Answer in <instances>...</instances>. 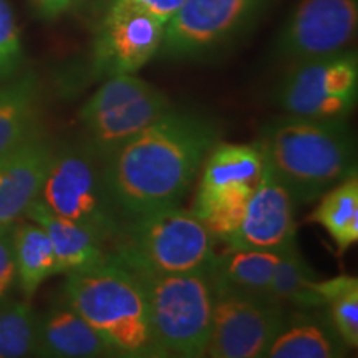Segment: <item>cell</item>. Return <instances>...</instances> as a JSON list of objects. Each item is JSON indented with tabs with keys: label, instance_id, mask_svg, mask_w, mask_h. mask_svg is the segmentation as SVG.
Segmentation results:
<instances>
[{
	"label": "cell",
	"instance_id": "1",
	"mask_svg": "<svg viewBox=\"0 0 358 358\" xmlns=\"http://www.w3.org/2000/svg\"><path fill=\"white\" fill-rule=\"evenodd\" d=\"M217 141L211 118L171 108L120 146L103 159V174L122 216L181 203Z\"/></svg>",
	"mask_w": 358,
	"mask_h": 358
},
{
	"label": "cell",
	"instance_id": "2",
	"mask_svg": "<svg viewBox=\"0 0 358 358\" xmlns=\"http://www.w3.org/2000/svg\"><path fill=\"white\" fill-rule=\"evenodd\" d=\"M254 143L297 208L357 174L355 138L347 120L279 116L264 124Z\"/></svg>",
	"mask_w": 358,
	"mask_h": 358
},
{
	"label": "cell",
	"instance_id": "3",
	"mask_svg": "<svg viewBox=\"0 0 358 358\" xmlns=\"http://www.w3.org/2000/svg\"><path fill=\"white\" fill-rule=\"evenodd\" d=\"M64 301L96 330L113 357H163L140 280L111 254L96 266L69 272Z\"/></svg>",
	"mask_w": 358,
	"mask_h": 358
},
{
	"label": "cell",
	"instance_id": "4",
	"mask_svg": "<svg viewBox=\"0 0 358 358\" xmlns=\"http://www.w3.org/2000/svg\"><path fill=\"white\" fill-rule=\"evenodd\" d=\"M214 244L199 217L176 204L124 219L110 254L131 271L208 272L216 257Z\"/></svg>",
	"mask_w": 358,
	"mask_h": 358
},
{
	"label": "cell",
	"instance_id": "5",
	"mask_svg": "<svg viewBox=\"0 0 358 358\" xmlns=\"http://www.w3.org/2000/svg\"><path fill=\"white\" fill-rule=\"evenodd\" d=\"M133 272L145 290L150 322L163 357H204L214 306L209 271Z\"/></svg>",
	"mask_w": 358,
	"mask_h": 358
},
{
	"label": "cell",
	"instance_id": "6",
	"mask_svg": "<svg viewBox=\"0 0 358 358\" xmlns=\"http://www.w3.org/2000/svg\"><path fill=\"white\" fill-rule=\"evenodd\" d=\"M38 199L88 229L108 250L124 222L106 186L103 161L83 143L55 148Z\"/></svg>",
	"mask_w": 358,
	"mask_h": 358
},
{
	"label": "cell",
	"instance_id": "7",
	"mask_svg": "<svg viewBox=\"0 0 358 358\" xmlns=\"http://www.w3.org/2000/svg\"><path fill=\"white\" fill-rule=\"evenodd\" d=\"M266 163L256 143L217 141L198 174L191 211L216 241L227 244L261 185Z\"/></svg>",
	"mask_w": 358,
	"mask_h": 358
},
{
	"label": "cell",
	"instance_id": "8",
	"mask_svg": "<svg viewBox=\"0 0 358 358\" xmlns=\"http://www.w3.org/2000/svg\"><path fill=\"white\" fill-rule=\"evenodd\" d=\"M171 108L161 90L134 73L105 78L80 111L82 143L103 161Z\"/></svg>",
	"mask_w": 358,
	"mask_h": 358
},
{
	"label": "cell",
	"instance_id": "9",
	"mask_svg": "<svg viewBox=\"0 0 358 358\" xmlns=\"http://www.w3.org/2000/svg\"><path fill=\"white\" fill-rule=\"evenodd\" d=\"M358 96V58L350 48L337 55L290 65L275 92L287 115L347 120Z\"/></svg>",
	"mask_w": 358,
	"mask_h": 358
},
{
	"label": "cell",
	"instance_id": "10",
	"mask_svg": "<svg viewBox=\"0 0 358 358\" xmlns=\"http://www.w3.org/2000/svg\"><path fill=\"white\" fill-rule=\"evenodd\" d=\"M285 308L262 295L214 292L204 357L261 358L279 334Z\"/></svg>",
	"mask_w": 358,
	"mask_h": 358
},
{
	"label": "cell",
	"instance_id": "11",
	"mask_svg": "<svg viewBox=\"0 0 358 358\" xmlns=\"http://www.w3.org/2000/svg\"><path fill=\"white\" fill-rule=\"evenodd\" d=\"M266 0H185L164 27L159 55L169 60L198 58L239 34Z\"/></svg>",
	"mask_w": 358,
	"mask_h": 358
},
{
	"label": "cell",
	"instance_id": "12",
	"mask_svg": "<svg viewBox=\"0 0 358 358\" xmlns=\"http://www.w3.org/2000/svg\"><path fill=\"white\" fill-rule=\"evenodd\" d=\"M358 29V0H301L277 38V55L290 65L348 50Z\"/></svg>",
	"mask_w": 358,
	"mask_h": 358
},
{
	"label": "cell",
	"instance_id": "13",
	"mask_svg": "<svg viewBox=\"0 0 358 358\" xmlns=\"http://www.w3.org/2000/svg\"><path fill=\"white\" fill-rule=\"evenodd\" d=\"M164 25L148 13H105L93 43V73L98 78L136 73L159 52Z\"/></svg>",
	"mask_w": 358,
	"mask_h": 358
},
{
	"label": "cell",
	"instance_id": "14",
	"mask_svg": "<svg viewBox=\"0 0 358 358\" xmlns=\"http://www.w3.org/2000/svg\"><path fill=\"white\" fill-rule=\"evenodd\" d=\"M297 204L287 187L266 166L262 181L250 198L239 227L226 248L284 250L295 245Z\"/></svg>",
	"mask_w": 358,
	"mask_h": 358
},
{
	"label": "cell",
	"instance_id": "15",
	"mask_svg": "<svg viewBox=\"0 0 358 358\" xmlns=\"http://www.w3.org/2000/svg\"><path fill=\"white\" fill-rule=\"evenodd\" d=\"M55 148L38 124L27 140L0 158V227L24 219L30 204L38 199Z\"/></svg>",
	"mask_w": 358,
	"mask_h": 358
},
{
	"label": "cell",
	"instance_id": "16",
	"mask_svg": "<svg viewBox=\"0 0 358 358\" xmlns=\"http://www.w3.org/2000/svg\"><path fill=\"white\" fill-rule=\"evenodd\" d=\"M37 357L100 358L113 353L96 330L62 301L38 315Z\"/></svg>",
	"mask_w": 358,
	"mask_h": 358
},
{
	"label": "cell",
	"instance_id": "17",
	"mask_svg": "<svg viewBox=\"0 0 358 358\" xmlns=\"http://www.w3.org/2000/svg\"><path fill=\"white\" fill-rule=\"evenodd\" d=\"M322 308H297L267 348L268 358H338L348 347L335 332Z\"/></svg>",
	"mask_w": 358,
	"mask_h": 358
},
{
	"label": "cell",
	"instance_id": "18",
	"mask_svg": "<svg viewBox=\"0 0 358 358\" xmlns=\"http://www.w3.org/2000/svg\"><path fill=\"white\" fill-rule=\"evenodd\" d=\"M24 219L43 227L55 250L62 274L96 266L110 257V250L78 222L58 216L37 199L27 209Z\"/></svg>",
	"mask_w": 358,
	"mask_h": 358
},
{
	"label": "cell",
	"instance_id": "19",
	"mask_svg": "<svg viewBox=\"0 0 358 358\" xmlns=\"http://www.w3.org/2000/svg\"><path fill=\"white\" fill-rule=\"evenodd\" d=\"M282 250L226 248L209 267L214 292H241L267 297ZM268 299V297H267Z\"/></svg>",
	"mask_w": 358,
	"mask_h": 358
},
{
	"label": "cell",
	"instance_id": "20",
	"mask_svg": "<svg viewBox=\"0 0 358 358\" xmlns=\"http://www.w3.org/2000/svg\"><path fill=\"white\" fill-rule=\"evenodd\" d=\"M40 101V83L32 71H20L0 82V158L38 127Z\"/></svg>",
	"mask_w": 358,
	"mask_h": 358
},
{
	"label": "cell",
	"instance_id": "21",
	"mask_svg": "<svg viewBox=\"0 0 358 358\" xmlns=\"http://www.w3.org/2000/svg\"><path fill=\"white\" fill-rule=\"evenodd\" d=\"M13 257L17 268V287L30 301L40 285L50 277L62 274L50 237L34 221H20L12 229Z\"/></svg>",
	"mask_w": 358,
	"mask_h": 358
},
{
	"label": "cell",
	"instance_id": "22",
	"mask_svg": "<svg viewBox=\"0 0 358 358\" xmlns=\"http://www.w3.org/2000/svg\"><path fill=\"white\" fill-rule=\"evenodd\" d=\"M310 219L332 237L338 254L347 252L358 241V179H343L319 198Z\"/></svg>",
	"mask_w": 358,
	"mask_h": 358
},
{
	"label": "cell",
	"instance_id": "23",
	"mask_svg": "<svg viewBox=\"0 0 358 358\" xmlns=\"http://www.w3.org/2000/svg\"><path fill=\"white\" fill-rule=\"evenodd\" d=\"M315 282L313 271L301 256L297 245H292L282 250L280 261L268 285L267 297L282 307L324 308Z\"/></svg>",
	"mask_w": 358,
	"mask_h": 358
},
{
	"label": "cell",
	"instance_id": "24",
	"mask_svg": "<svg viewBox=\"0 0 358 358\" xmlns=\"http://www.w3.org/2000/svg\"><path fill=\"white\" fill-rule=\"evenodd\" d=\"M322 306L329 308L330 324L348 350L358 347V280L352 275H338L315 282Z\"/></svg>",
	"mask_w": 358,
	"mask_h": 358
},
{
	"label": "cell",
	"instance_id": "25",
	"mask_svg": "<svg viewBox=\"0 0 358 358\" xmlns=\"http://www.w3.org/2000/svg\"><path fill=\"white\" fill-rule=\"evenodd\" d=\"M38 313L30 301H8L0 307V358L37 357Z\"/></svg>",
	"mask_w": 358,
	"mask_h": 358
},
{
	"label": "cell",
	"instance_id": "26",
	"mask_svg": "<svg viewBox=\"0 0 358 358\" xmlns=\"http://www.w3.org/2000/svg\"><path fill=\"white\" fill-rule=\"evenodd\" d=\"M20 30L7 0H0V82L15 77L24 66Z\"/></svg>",
	"mask_w": 358,
	"mask_h": 358
},
{
	"label": "cell",
	"instance_id": "27",
	"mask_svg": "<svg viewBox=\"0 0 358 358\" xmlns=\"http://www.w3.org/2000/svg\"><path fill=\"white\" fill-rule=\"evenodd\" d=\"M182 3H185V0H110L105 13L136 10L155 17L166 27Z\"/></svg>",
	"mask_w": 358,
	"mask_h": 358
},
{
	"label": "cell",
	"instance_id": "28",
	"mask_svg": "<svg viewBox=\"0 0 358 358\" xmlns=\"http://www.w3.org/2000/svg\"><path fill=\"white\" fill-rule=\"evenodd\" d=\"M10 227H0V307L8 301L17 289V268L15 257H13V243H12Z\"/></svg>",
	"mask_w": 358,
	"mask_h": 358
},
{
	"label": "cell",
	"instance_id": "29",
	"mask_svg": "<svg viewBox=\"0 0 358 358\" xmlns=\"http://www.w3.org/2000/svg\"><path fill=\"white\" fill-rule=\"evenodd\" d=\"M35 10L45 20H55L73 7V0H32Z\"/></svg>",
	"mask_w": 358,
	"mask_h": 358
},
{
	"label": "cell",
	"instance_id": "30",
	"mask_svg": "<svg viewBox=\"0 0 358 358\" xmlns=\"http://www.w3.org/2000/svg\"><path fill=\"white\" fill-rule=\"evenodd\" d=\"M103 3V0H73V6H78L87 10V8H95L96 6Z\"/></svg>",
	"mask_w": 358,
	"mask_h": 358
}]
</instances>
